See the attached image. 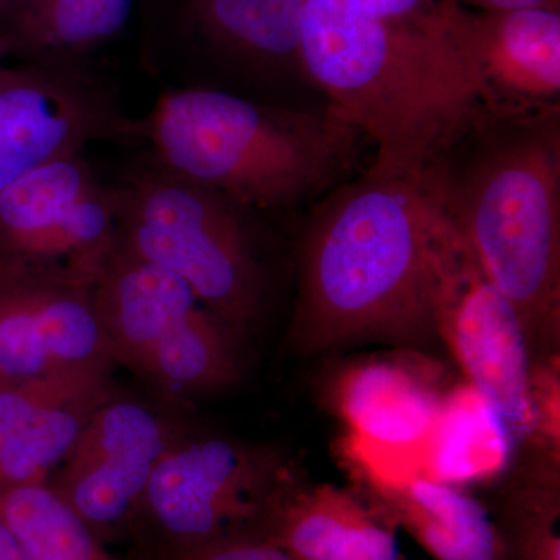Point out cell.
<instances>
[{
    "mask_svg": "<svg viewBox=\"0 0 560 560\" xmlns=\"http://www.w3.org/2000/svg\"><path fill=\"white\" fill-rule=\"evenodd\" d=\"M290 340L304 353L441 346L431 311L429 200L418 176L366 167L307 209Z\"/></svg>",
    "mask_w": 560,
    "mask_h": 560,
    "instance_id": "obj_2",
    "label": "cell"
},
{
    "mask_svg": "<svg viewBox=\"0 0 560 560\" xmlns=\"http://www.w3.org/2000/svg\"><path fill=\"white\" fill-rule=\"evenodd\" d=\"M517 312L537 361L560 348V109L478 103L418 175Z\"/></svg>",
    "mask_w": 560,
    "mask_h": 560,
    "instance_id": "obj_1",
    "label": "cell"
},
{
    "mask_svg": "<svg viewBox=\"0 0 560 560\" xmlns=\"http://www.w3.org/2000/svg\"><path fill=\"white\" fill-rule=\"evenodd\" d=\"M145 161L261 215L311 208L360 175L363 132L329 103L285 106L164 90L139 121Z\"/></svg>",
    "mask_w": 560,
    "mask_h": 560,
    "instance_id": "obj_4",
    "label": "cell"
},
{
    "mask_svg": "<svg viewBox=\"0 0 560 560\" xmlns=\"http://www.w3.org/2000/svg\"><path fill=\"white\" fill-rule=\"evenodd\" d=\"M394 529L363 493L291 478L257 534L294 560H401Z\"/></svg>",
    "mask_w": 560,
    "mask_h": 560,
    "instance_id": "obj_16",
    "label": "cell"
},
{
    "mask_svg": "<svg viewBox=\"0 0 560 560\" xmlns=\"http://www.w3.org/2000/svg\"><path fill=\"white\" fill-rule=\"evenodd\" d=\"M95 312L114 368L165 399H195L237 385V335L173 272L117 245L97 276Z\"/></svg>",
    "mask_w": 560,
    "mask_h": 560,
    "instance_id": "obj_7",
    "label": "cell"
},
{
    "mask_svg": "<svg viewBox=\"0 0 560 560\" xmlns=\"http://www.w3.org/2000/svg\"><path fill=\"white\" fill-rule=\"evenodd\" d=\"M305 0H147L145 62L164 90L228 92L308 106L301 61Z\"/></svg>",
    "mask_w": 560,
    "mask_h": 560,
    "instance_id": "obj_6",
    "label": "cell"
},
{
    "mask_svg": "<svg viewBox=\"0 0 560 560\" xmlns=\"http://www.w3.org/2000/svg\"><path fill=\"white\" fill-rule=\"evenodd\" d=\"M113 370L0 383V493L49 485L95 410L116 389Z\"/></svg>",
    "mask_w": 560,
    "mask_h": 560,
    "instance_id": "obj_15",
    "label": "cell"
},
{
    "mask_svg": "<svg viewBox=\"0 0 560 560\" xmlns=\"http://www.w3.org/2000/svg\"><path fill=\"white\" fill-rule=\"evenodd\" d=\"M117 198V245L183 279L212 315L246 337L267 311V215L143 160Z\"/></svg>",
    "mask_w": 560,
    "mask_h": 560,
    "instance_id": "obj_5",
    "label": "cell"
},
{
    "mask_svg": "<svg viewBox=\"0 0 560 560\" xmlns=\"http://www.w3.org/2000/svg\"><path fill=\"white\" fill-rule=\"evenodd\" d=\"M94 278L0 256V383L113 370Z\"/></svg>",
    "mask_w": 560,
    "mask_h": 560,
    "instance_id": "obj_13",
    "label": "cell"
},
{
    "mask_svg": "<svg viewBox=\"0 0 560 560\" xmlns=\"http://www.w3.org/2000/svg\"><path fill=\"white\" fill-rule=\"evenodd\" d=\"M335 397L353 445L389 452L429 444L447 399L429 374L396 359L353 364L338 381Z\"/></svg>",
    "mask_w": 560,
    "mask_h": 560,
    "instance_id": "obj_17",
    "label": "cell"
},
{
    "mask_svg": "<svg viewBox=\"0 0 560 560\" xmlns=\"http://www.w3.org/2000/svg\"><path fill=\"white\" fill-rule=\"evenodd\" d=\"M190 430L167 405L116 389L81 431L49 486L103 541L135 530L158 464Z\"/></svg>",
    "mask_w": 560,
    "mask_h": 560,
    "instance_id": "obj_10",
    "label": "cell"
},
{
    "mask_svg": "<svg viewBox=\"0 0 560 560\" xmlns=\"http://www.w3.org/2000/svg\"><path fill=\"white\" fill-rule=\"evenodd\" d=\"M386 20L419 25H440L442 0H360Z\"/></svg>",
    "mask_w": 560,
    "mask_h": 560,
    "instance_id": "obj_24",
    "label": "cell"
},
{
    "mask_svg": "<svg viewBox=\"0 0 560 560\" xmlns=\"http://www.w3.org/2000/svg\"><path fill=\"white\" fill-rule=\"evenodd\" d=\"M522 452L525 464L501 493L495 528L508 560H560L559 455Z\"/></svg>",
    "mask_w": 560,
    "mask_h": 560,
    "instance_id": "obj_20",
    "label": "cell"
},
{
    "mask_svg": "<svg viewBox=\"0 0 560 560\" xmlns=\"http://www.w3.org/2000/svg\"><path fill=\"white\" fill-rule=\"evenodd\" d=\"M451 2L478 11L533 9V7L559 9V0H451Z\"/></svg>",
    "mask_w": 560,
    "mask_h": 560,
    "instance_id": "obj_25",
    "label": "cell"
},
{
    "mask_svg": "<svg viewBox=\"0 0 560 560\" xmlns=\"http://www.w3.org/2000/svg\"><path fill=\"white\" fill-rule=\"evenodd\" d=\"M301 61L374 147L368 168L381 175L418 176L480 103L442 22L386 20L360 0H305Z\"/></svg>",
    "mask_w": 560,
    "mask_h": 560,
    "instance_id": "obj_3",
    "label": "cell"
},
{
    "mask_svg": "<svg viewBox=\"0 0 560 560\" xmlns=\"http://www.w3.org/2000/svg\"><path fill=\"white\" fill-rule=\"evenodd\" d=\"M132 5L135 0H27L16 31L3 39L27 62L86 65L92 49L127 25Z\"/></svg>",
    "mask_w": 560,
    "mask_h": 560,
    "instance_id": "obj_19",
    "label": "cell"
},
{
    "mask_svg": "<svg viewBox=\"0 0 560 560\" xmlns=\"http://www.w3.org/2000/svg\"><path fill=\"white\" fill-rule=\"evenodd\" d=\"M154 560H294L282 548L257 533L234 534L221 539L187 548L164 552Z\"/></svg>",
    "mask_w": 560,
    "mask_h": 560,
    "instance_id": "obj_23",
    "label": "cell"
},
{
    "mask_svg": "<svg viewBox=\"0 0 560 560\" xmlns=\"http://www.w3.org/2000/svg\"><path fill=\"white\" fill-rule=\"evenodd\" d=\"M441 22L485 108L560 109V9L478 11L442 0Z\"/></svg>",
    "mask_w": 560,
    "mask_h": 560,
    "instance_id": "obj_14",
    "label": "cell"
},
{
    "mask_svg": "<svg viewBox=\"0 0 560 560\" xmlns=\"http://www.w3.org/2000/svg\"><path fill=\"white\" fill-rule=\"evenodd\" d=\"M7 51H9V46H7L5 39L0 38V60ZM0 65H2V61H0Z\"/></svg>",
    "mask_w": 560,
    "mask_h": 560,
    "instance_id": "obj_27",
    "label": "cell"
},
{
    "mask_svg": "<svg viewBox=\"0 0 560 560\" xmlns=\"http://www.w3.org/2000/svg\"><path fill=\"white\" fill-rule=\"evenodd\" d=\"M0 523L31 560H119L49 485L0 493Z\"/></svg>",
    "mask_w": 560,
    "mask_h": 560,
    "instance_id": "obj_21",
    "label": "cell"
},
{
    "mask_svg": "<svg viewBox=\"0 0 560 560\" xmlns=\"http://www.w3.org/2000/svg\"><path fill=\"white\" fill-rule=\"evenodd\" d=\"M0 560H31L2 523H0Z\"/></svg>",
    "mask_w": 560,
    "mask_h": 560,
    "instance_id": "obj_26",
    "label": "cell"
},
{
    "mask_svg": "<svg viewBox=\"0 0 560 560\" xmlns=\"http://www.w3.org/2000/svg\"><path fill=\"white\" fill-rule=\"evenodd\" d=\"M138 132L116 88L88 65H0V191L47 162Z\"/></svg>",
    "mask_w": 560,
    "mask_h": 560,
    "instance_id": "obj_11",
    "label": "cell"
},
{
    "mask_svg": "<svg viewBox=\"0 0 560 560\" xmlns=\"http://www.w3.org/2000/svg\"><path fill=\"white\" fill-rule=\"evenodd\" d=\"M430 440L434 442L433 478L456 488L492 478L512 464L492 412L469 385L447 396Z\"/></svg>",
    "mask_w": 560,
    "mask_h": 560,
    "instance_id": "obj_22",
    "label": "cell"
},
{
    "mask_svg": "<svg viewBox=\"0 0 560 560\" xmlns=\"http://www.w3.org/2000/svg\"><path fill=\"white\" fill-rule=\"evenodd\" d=\"M117 243V198L77 153L0 191V256L97 279Z\"/></svg>",
    "mask_w": 560,
    "mask_h": 560,
    "instance_id": "obj_12",
    "label": "cell"
},
{
    "mask_svg": "<svg viewBox=\"0 0 560 560\" xmlns=\"http://www.w3.org/2000/svg\"><path fill=\"white\" fill-rule=\"evenodd\" d=\"M363 495L436 560H508L489 511L456 486L427 475L364 478Z\"/></svg>",
    "mask_w": 560,
    "mask_h": 560,
    "instance_id": "obj_18",
    "label": "cell"
},
{
    "mask_svg": "<svg viewBox=\"0 0 560 560\" xmlns=\"http://www.w3.org/2000/svg\"><path fill=\"white\" fill-rule=\"evenodd\" d=\"M291 478L275 448L189 430L151 475L135 530L154 556L259 533L276 493Z\"/></svg>",
    "mask_w": 560,
    "mask_h": 560,
    "instance_id": "obj_9",
    "label": "cell"
},
{
    "mask_svg": "<svg viewBox=\"0 0 560 560\" xmlns=\"http://www.w3.org/2000/svg\"><path fill=\"white\" fill-rule=\"evenodd\" d=\"M427 200L434 329L488 405L514 460L534 433V363L522 320L452 221Z\"/></svg>",
    "mask_w": 560,
    "mask_h": 560,
    "instance_id": "obj_8",
    "label": "cell"
}]
</instances>
